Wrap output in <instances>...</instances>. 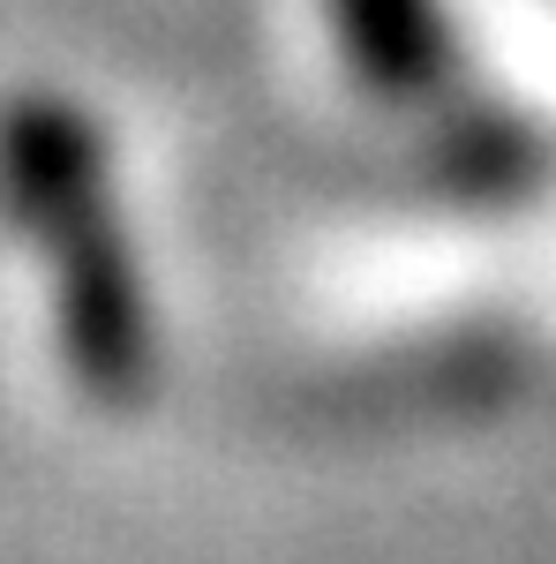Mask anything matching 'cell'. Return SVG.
<instances>
[{"label":"cell","instance_id":"obj_1","mask_svg":"<svg viewBox=\"0 0 556 564\" xmlns=\"http://www.w3.org/2000/svg\"><path fill=\"white\" fill-rule=\"evenodd\" d=\"M53 271V316H61V354L76 369V384L98 406H135L151 391V302H143V271L135 249L121 241L113 196H84L61 218H45L23 234Z\"/></svg>","mask_w":556,"mask_h":564},{"label":"cell","instance_id":"obj_2","mask_svg":"<svg viewBox=\"0 0 556 564\" xmlns=\"http://www.w3.org/2000/svg\"><path fill=\"white\" fill-rule=\"evenodd\" d=\"M84 196H106V143L76 98L23 90L0 106V218L31 234Z\"/></svg>","mask_w":556,"mask_h":564},{"label":"cell","instance_id":"obj_3","mask_svg":"<svg viewBox=\"0 0 556 564\" xmlns=\"http://www.w3.org/2000/svg\"><path fill=\"white\" fill-rule=\"evenodd\" d=\"M331 23L353 76L384 98H428L451 76L444 0H331Z\"/></svg>","mask_w":556,"mask_h":564}]
</instances>
